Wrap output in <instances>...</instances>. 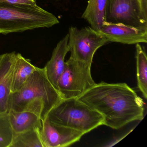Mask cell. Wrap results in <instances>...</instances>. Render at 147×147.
<instances>
[{
	"instance_id": "cell-5",
	"label": "cell",
	"mask_w": 147,
	"mask_h": 147,
	"mask_svg": "<svg viewBox=\"0 0 147 147\" xmlns=\"http://www.w3.org/2000/svg\"><path fill=\"white\" fill-rule=\"evenodd\" d=\"M91 67L69 58L57 81V89L63 99L78 98L95 84Z\"/></svg>"
},
{
	"instance_id": "cell-8",
	"label": "cell",
	"mask_w": 147,
	"mask_h": 147,
	"mask_svg": "<svg viewBox=\"0 0 147 147\" xmlns=\"http://www.w3.org/2000/svg\"><path fill=\"white\" fill-rule=\"evenodd\" d=\"M44 147H64L80 141L84 135L77 130L51 123L46 119L40 129Z\"/></svg>"
},
{
	"instance_id": "cell-4",
	"label": "cell",
	"mask_w": 147,
	"mask_h": 147,
	"mask_svg": "<svg viewBox=\"0 0 147 147\" xmlns=\"http://www.w3.org/2000/svg\"><path fill=\"white\" fill-rule=\"evenodd\" d=\"M49 122L84 134L104 125L103 116L77 98L63 99L47 116Z\"/></svg>"
},
{
	"instance_id": "cell-14",
	"label": "cell",
	"mask_w": 147,
	"mask_h": 147,
	"mask_svg": "<svg viewBox=\"0 0 147 147\" xmlns=\"http://www.w3.org/2000/svg\"><path fill=\"white\" fill-rule=\"evenodd\" d=\"M107 0H88L82 18L86 20L91 27L98 31L104 22Z\"/></svg>"
},
{
	"instance_id": "cell-2",
	"label": "cell",
	"mask_w": 147,
	"mask_h": 147,
	"mask_svg": "<svg viewBox=\"0 0 147 147\" xmlns=\"http://www.w3.org/2000/svg\"><path fill=\"white\" fill-rule=\"evenodd\" d=\"M63 99L51 82L45 67H37L23 87L11 94L10 110L35 113L42 121Z\"/></svg>"
},
{
	"instance_id": "cell-15",
	"label": "cell",
	"mask_w": 147,
	"mask_h": 147,
	"mask_svg": "<svg viewBox=\"0 0 147 147\" xmlns=\"http://www.w3.org/2000/svg\"><path fill=\"white\" fill-rule=\"evenodd\" d=\"M136 76L138 86L144 98L147 99V57L139 43L136 45Z\"/></svg>"
},
{
	"instance_id": "cell-3",
	"label": "cell",
	"mask_w": 147,
	"mask_h": 147,
	"mask_svg": "<svg viewBox=\"0 0 147 147\" xmlns=\"http://www.w3.org/2000/svg\"><path fill=\"white\" fill-rule=\"evenodd\" d=\"M52 13L36 5L0 3V33L49 28L59 24Z\"/></svg>"
},
{
	"instance_id": "cell-16",
	"label": "cell",
	"mask_w": 147,
	"mask_h": 147,
	"mask_svg": "<svg viewBox=\"0 0 147 147\" xmlns=\"http://www.w3.org/2000/svg\"><path fill=\"white\" fill-rule=\"evenodd\" d=\"M10 147H44L39 129H34L13 135Z\"/></svg>"
},
{
	"instance_id": "cell-11",
	"label": "cell",
	"mask_w": 147,
	"mask_h": 147,
	"mask_svg": "<svg viewBox=\"0 0 147 147\" xmlns=\"http://www.w3.org/2000/svg\"><path fill=\"white\" fill-rule=\"evenodd\" d=\"M68 40V34L58 43L51 58L44 67L48 79L57 90V81L65 69V57L69 51Z\"/></svg>"
},
{
	"instance_id": "cell-7",
	"label": "cell",
	"mask_w": 147,
	"mask_h": 147,
	"mask_svg": "<svg viewBox=\"0 0 147 147\" xmlns=\"http://www.w3.org/2000/svg\"><path fill=\"white\" fill-rule=\"evenodd\" d=\"M105 22L147 30V12L141 0H107Z\"/></svg>"
},
{
	"instance_id": "cell-6",
	"label": "cell",
	"mask_w": 147,
	"mask_h": 147,
	"mask_svg": "<svg viewBox=\"0 0 147 147\" xmlns=\"http://www.w3.org/2000/svg\"><path fill=\"white\" fill-rule=\"evenodd\" d=\"M68 34L69 58L90 67L96 51L109 42L90 26L81 29L71 26Z\"/></svg>"
},
{
	"instance_id": "cell-18",
	"label": "cell",
	"mask_w": 147,
	"mask_h": 147,
	"mask_svg": "<svg viewBox=\"0 0 147 147\" xmlns=\"http://www.w3.org/2000/svg\"><path fill=\"white\" fill-rule=\"evenodd\" d=\"M0 3L11 4H24L30 5H36L35 0H0Z\"/></svg>"
},
{
	"instance_id": "cell-1",
	"label": "cell",
	"mask_w": 147,
	"mask_h": 147,
	"mask_svg": "<svg viewBox=\"0 0 147 147\" xmlns=\"http://www.w3.org/2000/svg\"><path fill=\"white\" fill-rule=\"evenodd\" d=\"M77 98L99 113L104 125L112 129L144 117V102L126 83H95Z\"/></svg>"
},
{
	"instance_id": "cell-13",
	"label": "cell",
	"mask_w": 147,
	"mask_h": 147,
	"mask_svg": "<svg viewBox=\"0 0 147 147\" xmlns=\"http://www.w3.org/2000/svg\"><path fill=\"white\" fill-rule=\"evenodd\" d=\"M37 67L32 63L30 60L25 58L20 53H16L12 82V93L18 92L23 87Z\"/></svg>"
},
{
	"instance_id": "cell-10",
	"label": "cell",
	"mask_w": 147,
	"mask_h": 147,
	"mask_svg": "<svg viewBox=\"0 0 147 147\" xmlns=\"http://www.w3.org/2000/svg\"><path fill=\"white\" fill-rule=\"evenodd\" d=\"M16 60L15 52L0 55V113L10 111L13 75Z\"/></svg>"
},
{
	"instance_id": "cell-9",
	"label": "cell",
	"mask_w": 147,
	"mask_h": 147,
	"mask_svg": "<svg viewBox=\"0 0 147 147\" xmlns=\"http://www.w3.org/2000/svg\"><path fill=\"white\" fill-rule=\"evenodd\" d=\"M97 32L106 38L109 42L128 45L147 42V30L123 24L105 22Z\"/></svg>"
},
{
	"instance_id": "cell-17",
	"label": "cell",
	"mask_w": 147,
	"mask_h": 147,
	"mask_svg": "<svg viewBox=\"0 0 147 147\" xmlns=\"http://www.w3.org/2000/svg\"><path fill=\"white\" fill-rule=\"evenodd\" d=\"M13 136L8 113H0V147H10Z\"/></svg>"
},
{
	"instance_id": "cell-20",
	"label": "cell",
	"mask_w": 147,
	"mask_h": 147,
	"mask_svg": "<svg viewBox=\"0 0 147 147\" xmlns=\"http://www.w3.org/2000/svg\"><path fill=\"white\" fill-rule=\"evenodd\" d=\"M35 1H36V0H35Z\"/></svg>"
},
{
	"instance_id": "cell-19",
	"label": "cell",
	"mask_w": 147,
	"mask_h": 147,
	"mask_svg": "<svg viewBox=\"0 0 147 147\" xmlns=\"http://www.w3.org/2000/svg\"><path fill=\"white\" fill-rule=\"evenodd\" d=\"M144 10L147 12V0H141Z\"/></svg>"
},
{
	"instance_id": "cell-12",
	"label": "cell",
	"mask_w": 147,
	"mask_h": 147,
	"mask_svg": "<svg viewBox=\"0 0 147 147\" xmlns=\"http://www.w3.org/2000/svg\"><path fill=\"white\" fill-rule=\"evenodd\" d=\"M8 115L13 135L42 128V121L35 113L10 110Z\"/></svg>"
}]
</instances>
